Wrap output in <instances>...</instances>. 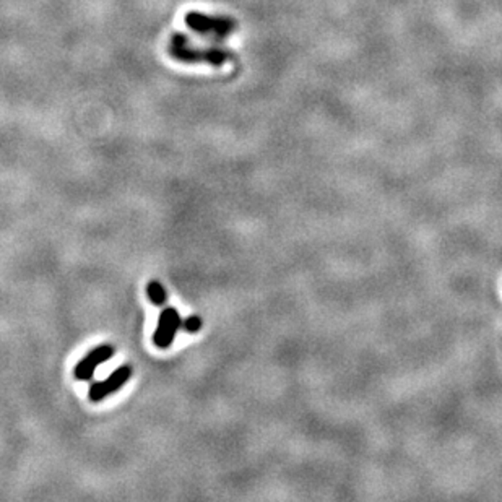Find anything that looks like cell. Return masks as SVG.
<instances>
[{
    "instance_id": "52a82bcc",
    "label": "cell",
    "mask_w": 502,
    "mask_h": 502,
    "mask_svg": "<svg viewBox=\"0 0 502 502\" xmlns=\"http://www.w3.org/2000/svg\"><path fill=\"white\" fill-rule=\"evenodd\" d=\"M202 325H203V322L200 319V316L192 314V316L186 317V319H182V330L187 332V334H191V335L198 334V332L202 330Z\"/></svg>"
},
{
    "instance_id": "5b68a950",
    "label": "cell",
    "mask_w": 502,
    "mask_h": 502,
    "mask_svg": "<svg viewBox=\"0 0 502 502\" xmlns=\"http://www.w3.org/2000/svg\"><path fill=\"white\" fill-rule=\"evenodd\" d=\"M114 355H116V348L111 343H103V345L94 346L73 367V377L80 382H89L94 377V372H96L98 367L108 362Z\"/></svg>"
},
{
    "instance_id": "6da1fadb",
    "label": "cell",
    "mask_w": 502,
    "mask_h": 502,
    "mask_svg": "<svg viewBox=\"0 0 502 502\" xmlns=\"http://www.w3.org/2000/svg\"><path fill=\"white\" fill-rule=\"evenodd\" d=\"M168 54L174 61L182 64H207L212 67H221L231 59H235V54L228 51L225 47H207L197 49L191 46L189 38L184 36L182 33H172L171 44L168 47Z\"/></svg>"
},
{
    "instance_id": "277c9868",
    "label": "cell",
    "mask_w": 502,
    "mask_h": 502,
    "mask_svg": "<svg viewBox=\"0 0 502 502\" xmlns=\"http://www.w3.org/2000/svg\"><path fill=\"white\" fill-rule=\"evenodd\" d=\"M179 329H182V317L176 307H163L155 334H153V345L158 350H169L172 346Z\"/></svg>"
},
{
    "instance_id": "8992f818",
    "label": "cell",
    "mask_w": 502,
    "mask_h": 502,
    "mask_svg": "<svg viewBox=\"0 0 502 502\" xmlns=\"http://www.w3.org/2000/svg\"><path fill=\"white\" fill-rule=\"evenodd\" d=\"M147 297L153 306H158V307H165L168 302V293L165 290V286H163L158 280L148 281Z\"/></svg>"
},
{
    "instance_id": "7a4b0ae2",
    "label": "cell",
    "mask_w": 502,
    "mask_h": 502,
    "mask_svg": "<svg viewBox=\"0 0 502 502\" xmlns=\"http://www.w3.org/2000/svg\"><path fill=\"white\" fill-rule=\"evenodd\" d=\"M187 28L200 36L226 38L237 29V22L225 15H207L202 12H189L184 18Z\"/></svg>"
},
{
    "instance_id": "3957f363",
    "label": "cell",
    "mask_w": 502,
    "mask_h": 502,
    "mask_svg": "<svg viewBox=\"0 0 502 502\" xmlns=\"http://www.w3.org/2000/svg\"><path fill=\"white\" fill-rule=\"evenodd\" d=\"M133 369L132 366L124 364L117 367L116 371L111 372L104 381H94L88 389V400L93 404H99V401L106 400L109 395L116 394L132 379Z\"/></svg>"
}]
</instances>
